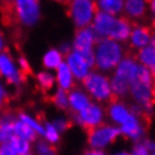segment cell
Wrapping results in <instances>:
<instances>
[{"instance_id": "cell-20", "label": "cell", "mask_w": 155, "mask_h": 155, "mask_svg": "<svg viewBox=\"0 0 155 155\" xmlns=\"http://www.w3.org/2000/svg\"><path fill=\"white\" fill-rule=\"evenodd\" d=\"M124 0H99L96 2V8L99 12L110 15V16H122Z\"/></svg>"}, {"instance_id": "cell-8", "label": "cell", "mask_w": 155, "mask_h": 155, "mask_svg": "<svg viewBox=\"0 0 155 155\" xmlns=\"http://www.w3.org/2000/svg\"><path fill=\"white\" fill-rule=\"evenodd\" d=\"M105 109L101 104L94 103L87 109H84L83 112L78 114H72L71 116V124H75V125L83 127L88 130H92L95 127H97L100 125H103L104 121H105Z\"/></svg>"}, {"instance_id": "cell-38", "label": "cell", "mask_w": 155, "mask_h": 155, "mask_svg": "<svg viewBox=\"0 0 155 155\" xmlns=\"http://www.w3.org/2000/svg\"><path fill=\"white\" fill-rule=\"evenodd\" d=\"M84 155H107V154L104 153V151H100V150H91L90 149Z\"/></svg>"}, {"instance_id": "cell-24", "label": "cell", "mask_w": 155, "mask_h": 155, "mask_svg": "<svg viewBox=\"0 0 155 155\" xmlns=\"http://www.w3.org/2000/svg\"><path fill=\"white\" fill-rule=\"evenodd\" d=\"M13 134L16 135V137H20V138L25 139V141H28L30 143L36 142L37 138H38V135L34 133L29 126H26L25 124L18 121L17 118L15 120V122H13Z\"/></svg>"}, {"instance_id": "cell-37", "label": "cell", "mask_w": 155, "mask_h": 155, "mask_svg": "<svg viewBox=\"0 0 155 155\" xmlns=\"http://www.w3.org/2000/svg\"><path fill=\"white\" fill-rule=\"evenodd\" d=\"M0 155H17V154L11 149L8 143H3V145H0Z\"/></svg>"}, {"instance_id": "cell-21", "label": "cell", "mask_w": 155, "mask_h": 155, "mask_svg": "<svg viewBox=\"0 0 155 155\" xmlns=\"http://www.w3.org/2000/svg\"><path fill=\"white\" fill-rule=\"evenodd\" d=\"M16 117L13 114L4 113L0 116V145L8 143L13 137V122Z\"/></svg>"}, {"instance_id": "cell-26", "label": "cell", "mask_w": 155, "mask_h": 155, "mask_svg": "<svg viewBox=\"0 0 155 155\" xmlns=\"http://www.w3.org/2000/svg\"><path fill=\"white\" fill-rule=\"evenodd\" d=\"M8 145L17 155H25V154L32 153V143L20 138V137H16V135H13V137L11 138Z\"/></svg>"}, {"instance_id": "cell-14", "label": "cell", "mask_w": 155, "mask_h": 155, "mask_svg": "<svg viewBox=\"0 0 155 155\" xmlns=\"http://www.w3.org/2000/svg\"><path fill=\"white\" fill-rule=\"evenodd\" d=\"M151 36H153V32L147 25L143 24H135L131 26V32L129 36V46L134 50H141L143 48L150 45L151 42Z\"/></svg>"}, {"instance_id": "cell-9", "label": "cell", "mask_w": 155, "mask_h": 155, "mask_svg": "<svg viewBox=\"0 0 155 155\" xmlns=\"http://www.w3.org/2000/svg\"><path fill=\"white\" fill-rule=\"evenodd\" d=\"M0 78L7 80L11 86H20L25 82V74H22L17 67L9 53H0Z\"/></svg>"}, {"instance_id": "cell-15", "label": "cell", "mask_w": 155, "mask_h": 155, "mask_svg": "<svg viewBox=\"0 0 155 155\" xmlns=\"http://www.w3.org/2000/svg\"><path fill=\"white\" fill-rule=\"evenodd\" d=\"M137 70H138V63H137V61H135V58L126 55L118 63L117 67L114 68V71L112 72V75L130 84L131 80L134 79L135 74H137Z\"/></svg>"}, {"instance_id": "cell-7", "label": "cell", "mask_w": 155, "mask_h": 155, "mask_svg": "<svg viewBox=\"0 0 155 155\" xmlns=\"http://www.w3.org/2000/svg\"><path fill=\"white\" fill-rule=\"evenodd\" d=\"M12 12L18 24L32 28L41 20L42 9L37 0H16L12 5Z\"/></svg>"}, {"instance_id": "cell-43", "label": "cell", "mask_w": 155, "mask_h": 155, "mask_svg": "<svg viewBox=\"0 0 155 155\" xmlns=\"http://www.w3.org/2000/svg\"><path fill=\"white\" fill-rule=\"evenodd\" d=\"M150 155H155V153H151V154H150Z\"/></svg>"}, {"instance_id": "cell-35", "label": "cell", "mask_w": 155, "mask_h": 155, "mask_svg": "<svg viewBox=\"0 0 155 155\" xmlns=\"http://www.w3.org/2000/svg\"><path fill=\"white\" fill-rule=\"evenodd\" d=\"M147 11H149V13L151 16V25L155 29V0L147 2Z\"/></svg>"}, {"instance_id": "cell-27", "label": "cell", "mask_w": 155, "mask_h": 155, "mask_svg": "<svg viewBox=\"0 0 155 155\" xmlns=\"http://www.w3.org/2000/svg\"><path fill=\"white\" fill-rule=\"evenodd\" d=\"M51 101L57 109L67 110L68 109V92L61 90V88H57L51 95Z\"/></svg>"}, {"instance_id": "cell-5", "label": "cell", "mask_w": 155, "mask_h": 155, "mask_svg": "<svg viewBox=\"0 0 155 155\" xmlns=\"http://www.w3.org/2000/svg\"><path fill=\"white\" fill-rule=\"evenodd\" d=\"M96 12V2L92 0H72L68 3V16L76 29L92 26Z\"/></svg>"}, {"instance_id": "cell-42", "label": "cell", "mask_w": 155, "mask_h": 155, "mask_svg": "<svg viewBox=\"0 0 155 155\" xmlns=\"http://www.w3.org/2000/svg\"><path fill=\"white\" fill-rule=\"evenodd\" d=\"M25 155H34V154H32V153H29V154H25Z\"/></svg>"}, {"instance_id": "cell-33", "label": "cell", "mask_w": 155, "mask_h": 155, "mask_svg": "<svg viewBox=\"0 0 155 155\" xmlns=\"http://www.w3.org/2000/svg\"><path fill=\"white\" fill-rule=\"evenodd\" d=\"M7 99H8V92H7L5 86L3 84L2 80H0V108L4 107Z\"/></svg>"}, {"instance_id": "cell-28", "label": "cell", "mask_w": 155, "mask_h": 155, "mask_svg": "<svg viewBox=\"0 0 155 155\" xmlns=\"http://www.w3.org/2000/svg\"><path fill=\"white\" fill-rule=\"evenodd\" d=\"M42 139L46 141L50 145L55 146L57 143L61 141V133L55 127L53 126L51 122H44V134H42Z\"/></svg>"}, {"instance_id": "cell-10", "label": "cell", "mask_w": 155, "mask_h": 155, "mask_svg": "<svg viewBox=\"0 0 155 155\" xmlns=\"http://www.w3.org/2000/svg\"><path fill=\"white\" fill-rule=\"evenodd\" d=\"M99 40L100 38L95 33V30L92 29V26L83 28V29H76L75 34H74V38L71 41L72 50L82 54V55H86L88 53H94L95 46Z\"/></svg>"}, {"instance_id": "cell-6", "label": "cell", "mask_w": 155, "mask_h": 155, "mask_svg": "<svg viewBox=\"0 0 155 155\" xmlns=\"http://www.w3.org/2000/svg\"><path fill=\"white\" fill-rule=\"evenodd\" d=\"M121 137L120 129L112 124H103L87 131V142L91 150L104 151Z\"/></svg>"}, {"instance_id": "cell-25", "label": "cell", "mask_w": 155, "mask_h": 155, "mask_svg": "<svg viewBox=\"0 0 155 155\" xmlns=\"http://www.w3.org/2000/svg\"><path fill=\"white\" fill-rule=\"evenodd\" d=\"M17 120L21 121L22 124H25L26 126H29L37 135H41L42 137V134H44V124H42L37 117L26 113V112H21V113L17 114Z\"/></svg>"}, {"instance_id": "cell-1", "label": "cell", "mask_w": 155, "mask_h": 155, "mask_svg": "<svg viewBox=\"0 0 155 155\" xmlns=\"http://www.w3.org/2000/svg\"><path fill=\"white\" fill-rule=\"evenodd\" d=\"M129 96L133 104L143 109V114H150L155 107V78L150 70L138 64L134 79L130 83Z\"/></svg>"}, {"instance_id": "cell-40", "label": "cell", "mask_w": 155, "mask_h": 155, "mask_svg": "<svg viewBox=\"0 0 155 155\" xmlns=\"http://www.w3.org/2000/svg\"><path fill=\"white\" fill-rule=\"evenodd\" d=\"M112 155H130L129 151H125V150H121V151H117V153L112 154Z\"/></svg>"}, {"instance_id": "cell-17", "label": "cell", "mask_w": 155, "mask_h": 155, "mask_svg": "<svg viewBox=\"0 0 155 155\" xmlns=\"http://www.w3.org/2000/svg\"><path fill=\"white\" fill-rule=\"evenodd\" d=\"M147 12V2L145 0H126L124 3V13L130 22L142 20Z\"/></svg>"}, {"instance_id": "cell-30", "label": "cell", "mask_w": 155, "mask_h": 155, "mask_svg": "<svg viewBox=\"0 0 155 155\" xmlns=\"http://www.w3.org/2000/svg\"><path fill=\"white\" fill-rule=\"evenodd\" d=\"M51 124H53V126L62 134V133H64V131L70 127V125H71V121L67 120L66 117H62V116H61V117H55V118H54L51 121Z\"/></svg>"}, {"instance_id": "cell-16", "label": "cell", "mask_w": 155, "mask_h": 155, "mask_svg": "<svg viewBox=\"0 0 155 155\" xmlns=\"http://www.w3.org/2000/svg\"><path fill=\"white\" fill-rule=\"evenodd\" d=\"M91 104L92 100L83 88H74L68 92V109H71L72 114H78L83 112Z\"/></svg>"}, {"instance_id": "cell-12", "label": "cell", "mask_w": 155, "mask_h": 155, "mask_svg": "<svg viewBox=\"0 0 155 155\" xmlns=\"http://www.w3.org/2000/svg\"><path fill=\"white\" fill-rule=\"evenodd\" d=\"M64 63L67 64V67L70 68L76 82H83L92 71V68L88 66L82 54L74 51V50L64 57Z\"/></svg>"}, {"instance_id": "cell-2", "label": "cell", "mask_w": 155, "mask_h": 155, "mask_svg": "<svg viewBox=\"0 0 155 155\" xmlns=\"http://www.w3.org/2000/svg\"><path fill=\"white\" fill-rule=\"evenodd\" d=\"M133 24L124 16H110V15L96 12L92 22V29L99 38H108L120 44L129 40Z\"/></svg>"}, {"instance_id": "cell-31", "label": "cell", "mask_w": 155, "mask_h": 155, "mask_svg": "<svg viewBox=\"0 0 155 155\" xmlns=\"http://www.w3.org/2000/svg\"><path fill=\"white\" fill-rule=\"evenodd\" d=\"M129 154H130V155H150V153L147 151V149L145 147V145H143V142H137V143H134Z\"/></svg>"}, {"instance_id": "cell-32", "label": "cell", "mask_w": 155, "mask_h": 155, "mask_svg": "<svg viewBox=\"0 0 155 155\" xmlns=\"http://www.w3.org/2000/svg\"><path fill=\"white\" fill-rule=\"evenodd\" d=\"M17 67L22 74H26L30 71V63L24 55H20L17 58Z\"/></svg>"}, {"instance_id": "cell-39", "label": "cell", "mask_w": 155, "mask_h": 155, "mask_svg": "<svg viewBox=\"0 0 155 155\" xmlns=\"http://www.w3.org/2000/svg\"><path fill=\"white\" fill-rule=\"evenodd\" d=\"M5 49V38L3 36V33L0 32V53H3Z\"/></svg>"}, {"instance_id": "cell-22", "label": "cell", "mask_w": 155, "mask_h": 155, "mask_svg": "<svg viewBox=\"0 0 155 155\" xmlns=\"http://www.w3.org/2000/svg\"><path fill=\"white\" fill-rule=\"evenodd\" d=\"M134 58L139 66H143L150 71L155 68V48H153L151 45L138 50Z\"/></svg>"}, {"instance_id": "cell-18", "label": "cell", "mask_w": 155, "mask_h": 155, "mask_svg": "<svg viewBox=\"0 0 155 155\" xmlns=\"http://www.w3.org/2000/svg\"><path fill=\"white\" fill-rule=\"evenodd\" d=\"M54 75H55V84L58 86V88H61V90H63V91H67V92H70L71 90L75 88L76 80H75V78L72 76L71 71H70V68L67 67V64H66L64 62L55 70Z\"/></svg>"}, {"instance_id": "cell-4", "label": "cell", "mask_w": 155, "mask_h": 155, "mask_svg": "<svg viewBox=\"0 0 155 155\" xmlns=\"http://www.w3.org/2000/svg\"><path fill=\"white\" fill-rule=\"evenodd\" d=\"M83 90L87 92L91 100L97 104H109L113 100L110 88V80L107 74L94 70L82 82Z\"/></svg>"}, {"instance_id": "cell-34", "label": "cell", "mask_w": 155, "mask_h": 155, "mask_svg": "<svg viewBox=\"0 0 155 155\" xmlns=\"http://www.w3.org/2000/svg\"><path fill=\"white\" fill-rule=\"evenodd\" d=\"M58 50H59V51L66 57L68 53L72 51V44H71V41H63L59 45V49H58Z\"/></svg>"}, {"instance_id": "cell-29", "label": "cell", "mask_w": 155, "mask_h": 155, "mask_svg": "<svg viewBox=\"0 0 155 155\" xmlns=\"http://www.w3.org/2000/svg\"><path fill=\"white\" fill-rule=\"evenodd\" d=\"M34 155H57V150L44 139H37L34 146Z\"/></svg>"}, {"instance_id": "cell-23", "label": "cell", "mask_w": 155, "mask_h": 155, "mask_svg": "<svg viewBox=\"0 0 155 155\" xmlns=\"http://www.w3.org/2000/svg\"><path fill=\"white\" fill-rule=\"evenodd\" d=\"M36 82L37 86L44 92H49L55 87V75L54 72L48 71V70H41L36 75Z\"/></svg>"}, {"instance_id": "cell-11", "label": "cell", "mask_w": 155, "mask_h": 155, "mask_svg": "<svg viewBox=\"0 0 155 155\" xmlns=\"http://www.w3.org/2000/svg\"><path fill=\"white\" fill-rule=\"evenodd\" d=\"M121 135H124L126 139L133 141L134 143L142 142L146 135V125L143 122V117L137 114H133L118 127Z\"/></svg>"}, {"instance_id": "cell-41", "label": "cell", "mask_w": 155, "mask_h": 155, "mask_svg": "<svg viewBox=\"0 0 155 155\" xmlns=\"http://www.w3.org/2000/svg\"><path fill=\"white\" fill-rule=\"evenodd\" d=\"M150 45L153 46V48H155V32H153V36H151V42Z\"/></svg>"}, {"instance_id": "cell-19", "label": "cell", "mask_w": 155, "mask_h": 155, "mask_svg": "<svg viewBox=\"0 0 155 155\" xmlns=\"http://www.w3.org/2000/svg\"><path fill=\"white\" fill-rule=\"evenodd\" d=\"M64 62V55L55 48H51L42 55V66L48 71H55Z\"/></svg>"}, {"instance_id": "cell-3", "label": "cell", "mask_w": 155, "mask_h": 155, "mask_svg": "<svg viewBox=\"0 0 155 155\" xmlns=\"http://www.w3.org/2000/svg\"><path fill=\"white\" fill-rule=\"evenodd\" d=\"M95 67L103 74L113 72L124 58L126 51L122 44L108 38H100L95 46Z\"/></svg>"}, {"instance_id": "cell-13", "label": "cell", "mask_w": 155, "mask_h": 155, "mask_svg": "<svg viewBox=\"0 0 155 155\" xmlns=\"http://www.w3.org/2000/svg\"><path fill=\"white\" fill-rule=\"evenodd\" d=\"M105 114L109 118V121L112 122V125L120 127L131 116V112H130L129 104H126L122 100L116 99V100H112L108 104V107L105 109Z\"/></svg>"}, {"instance_id": "cell-36", "label": "cell", "mask_w": 155, "mask_h": 155, "mask_svg": "<svg viewBox=\"0 0 155 155\" xmlns=\"http://www.w3.org/2000/svg\"><path fill=\"white\" fill-rule=\"evenodd\" d=\"M143 145L147 149V151L151 154V153H155V139H151V138H145L143 139Z\"/></svg>"}]
</instances>
